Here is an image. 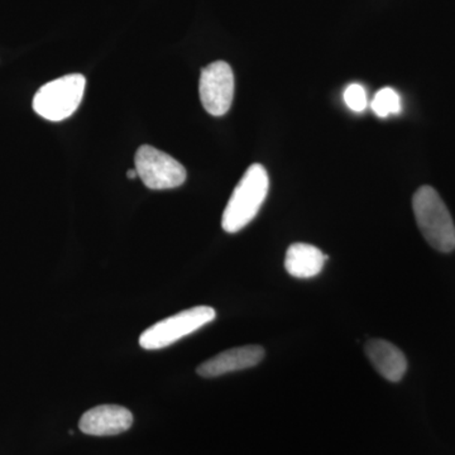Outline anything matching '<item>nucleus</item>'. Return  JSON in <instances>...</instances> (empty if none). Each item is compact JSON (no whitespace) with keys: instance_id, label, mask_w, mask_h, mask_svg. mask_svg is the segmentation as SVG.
Wrapping results in <instances>:
<instances>
[{"instance_id":"1","label":"nucleus","mask_w":455,"mask_h":455,"mask_svg":"<svg viewBox=\"0 0 455 455\" xmlns=\"http://www.w3.org/2000/svg\"><path fill=\"white\" fill-rule=\"evenodd\" d=\"M268 188L269 179L265 167L259 164L248 167L227 204L221 218L223 229L227 233H236L247 227L262 208Z\"/></svg>"},{"instance_id":"2","label":"nucleus","mask_w":455,"mask_h":455,"mask_svg":"<svg viewBox=\"0 0 455 455\" xmlns=\"http://www.w3.org/2000/svg\"><path fill=\"white\" fill-rule=\"evenodd\" d=\"M412 209L419 229L434 250L443 253L455 250L453 218L435 188H419L412 199Z\"/></svg>"},{"instance_id":"3","label":"nucleus","mask_w":455,"mask_h":455,"mask_svg":"<svg viewBox=\"0 0 455 455\" xmlns=\"http://www.w3.org/2000/svg\"><path fill=\"white\" fill-rule=\"evenodd\" d=\"M86 79L82 74L66 75L42 86L33 98V110L50 122H61L82 104Z\"/></svg>"},{"instance_id":"4","label":"nucleus","mask_w":455,"mask_h":455,"mask_svg":"<svg viewBox=\"0 0 455 455\" xmlns=\"http://www.w3.org/2000/svg\"><path fill=\"white\" fill-rule=\"evenodd\" d=\"M217 316L211 307H196L181 311L149 326L140 337L143 349L157 350L193 334L203 326L208 325Z\"/></svg>"},{"instance_id":"5","label":"nucleus","mask_w":455,"mask_h":455,"mask_svg":"<svg viewBox=\"0 0 455 455\" xmlns=\"http://www.w3.org/2000/svg\"><path fill=\"white\" fill-rule=\"evenodd\" d=\"M134 164L139 178L151 190L176 188L187 180V170L179 161L152 146H140Z\"/></svg>"},{"instance_id":"6","label":"nucleus","mask_w":455,"mask_h":455,"mask_svg":"<svg viewBox=\"0 0 455 455\" xmlns=\"http://www.w3.org/2000/svg\"><path fill=\"white\" fill-rule=\"evenodd\" d=\"M200 100L206 112L214 116L228 113L235 98V74L224 61L203 68L199 83Z\"/></svg>"},{"instance_id":"7","label":"nucleus","mask_w":455,"mask_h":455,"mask_svg":"<svg viewBox=\"0 0 455 455\" xmlns=\"http://www.w3.org/2000/svg\"><path fill=\"white\" fill-rule=\"evenodd\" d=\"M133 424L130 410L119 405H100L80 419V430L92 436H112L125 433Z\"/></svg>"},{"instance_id":"8","label":"nucleus","mask_w":455,"mask_h":455,"mask_svg":"<svg viewBox=\"0 0 455 455\" xmlns=\"http://www.w3.org/2000/svg\"><path fill=\"white\" fill-rule=\"evenodd\" d=\"M263 358H265V349L262 347H238V348L220 353L209 361L204 362L197 367L196 372L204 379H215L235 371L256 367Z\"/></svg>"},{"instance_id":"9","label":"nucleus","mask_w":455,"mask_h":455,"mask_svg":"<svg viewBox=\"0 0 455 455\" xmlns=\"http://www.w3.org/2000/svg\"><path fill=\"white\" fill-rule=\"evenodd\" d=\"M366 355L377 372L390 382L403 379L407 371L405 355L390 341L372 339L367 341Z\"/></svg>"},{"instance_id":"10","label":"nucleus","mask_w":455,"mask_h":455,"mask_svg":"<svg viewBox=\"0 0 455 455\" xmlns=\"http://www.w3.org/2000/svg\"><path fill=\"white\" fill-rule=\"evenodd\" d=\"M325 256L315 245L293 243L290 245L284 259V268L290 276L307 280L317 276L324 268Z\"/></svg>"},{"instance_id":"11","label":"nucleus","mask_w":455,"mask_h":455,"mask_svg":"<svg viewBox=\"0 0 455 455\" xmlns=\"http://www.w3.org/2000/svg\"><path fill=\"white\" fill-rule=\"evenodd\" d=\"M372 109L379 118H387L392 114H400L403 109L400 95L396 90L391 88L379 90L372 100Z\"/></svg>"},{"instance_id":"12","label":"nucleus","mask_w":455,"mask_h":455,"mask_svg":"<svg viewBox=\"0 0 455 455\" xmlns=\"http://www.w3.org/2000/svg\"><path fill=\"white\" fill-rule=\"evenodd\" d=\"M344 101L353 112L361 113L367 108V92L361 84H350L344 90Z\"/></svg>"},{"instance_id":"13","label":"nucleus","mask_w":455,"mask_h":455,"mask_svg":"<svg viewBox=\"0 0 455 455\" xmlns=\"http://www.w3.org/2000/svg\"><path fill=\"white\" fill-rule=\"evenodd\" d=\"M127 178L131 180H134L139 178V172H137V170H128L127 171Z\"/></svg>"}]
</instances>
